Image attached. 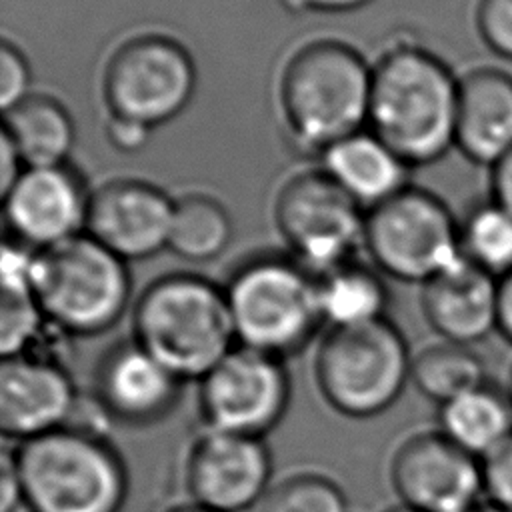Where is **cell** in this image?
<instances>
[{
  "instance_id": "9a60e30c",
  "label": "cell",
  "mask_w": 512,
  "mask_h": 512,
  "mask_svg": "<svg viewBox=\"0 0 512 512\" xmlns=\"http://www.w3.org/2000/svg\"><path fill=\"white\" fill-rule=\"evenodd\" d=\"M82 404L70 372L38 352L2 358L0 430L14 444L68 426Z\"/></svg>"
},
{
  "instance_id": "5b68a950",
  "label": "cell",
  "mask_w": 512,
  "mask_h": 512,
  "mask_svg": "<svg viewBox=\"0 0 512 512\" xmlns=\"http://www.w3.org/2000/svg\"><path fill=\"white\" fill-rule=\"evenodd\" d=\"M32 288L48 326L70 336H98L130 302L126 260L88 234L34 250Z\"/></svg>"
},
{
  "instance_id": "1f68e13d",
  "label": "cell",
  "mask_w": 512,
  "mask_h": 512,
  "mask_svg": "<svg viewBox=\"0 0 512 512\" xmlns=\"http://www.w3.org/2000/svg\"><path fill=\"white\" fill-rule=\"evenodd\" d=\"M150 132H152L150 126L130 118H122V116H110L106 126V134L112 146L122 152H136L144 148L150 138Z\"/></svg>"
},
{
  "instance_id": "d6a6232c",
  "label": "cell",
  "mask_w": 512,
  "mask_h": 512,
  "mask_svg": "<svg viewBox=\"0 0 512 512\" xmlns=\"http://www.w3.org/2000/svg\"><path fill=\"white\" fill-rule=\"evenodd\" d=\"M20 506H24V502L12 450L4 448L0 458V512H18Z\"/></svg>"
},
{
  "instance_id": "4fadbf2b",
  "label": "cell",
  "mask_w": 512,
  "mask_h": 512,
  "mask_svg": "<svg viewBox=\"0 0 512 512\" xmlns=\"http://www.w3.org/2000/svg\"><path fill=\"white\" fill-rule=\"evenodd\" d=\"M388 480L398 500L420 512H458L482 502V462L440 430L412 432L394 448Z\"/></svg>"
},
{
  "instance_id": "d590c367",
  "label": "cell",
  "mask_w": 512,
  "mask_h": 512,
  "mask_svg": "<svg viewBox=\"0 0 512 512\" xmlns=\"http://www.w3.org/2000/svg\"><path fill=\"white\" fill-rule=\"evenodd\" d=\"M498 332L512 342V272L498 280Z\"/></svg>"
},
{
  "instance_id": "d6986e66",
  "label": "cell",
  "mask_w": 512,
  "mask_h": 512,
  "mask_svg": "<svg viewBox=\"0 0 512 512\" xmlns=\"http://www.w3.org/2000/svg\"><path fill=\"white\" fill-rule=\"evenodd\" d=\"M454 146L490 168L512 150V74L482 66L460 78Z\"/></svg>"
},
{
  "instance_id": "44dd1931",
  "label": "cell",
  "mask_w": 512,
  "mask_h": 512,
  "mask_svg": "<svg viewBox=\"0 0 512 512\" xmlns=\"http://www.w3.org/2000/svg\"><path fill=\"white\" fill-rule=\"evenodd\" d=\"M438 430L482 462L512 436V398L484 382L438 406Z\"/></svg>"
},
{
  "instance_id": "5bb4252c",
  "label": "cell",
  "mask_w": 512,
  "mask_h": 512,
  "mask_svg": "<svg viewBox=\"0 0 512 512\" xmlns=\"http://www.w3.org/2000/svg\"><path fill=\"white\" fill-rule=\"evenodd\" d=\"M186 382L172 374L138 342L108 348L92 376V404L106 422L148 428L166 420L180 404Z\"/></svg>"
},
{
  "instance_id": "7402d4cb",
  "label": "cell",
  "mask_w": 512,
  "mask_h": 512,
  "mask_svg": "<svg viewBox=\"0 0 512 512\" xmlns=\"http://www.w3.org/2000/svg\"><path fill=\"white\" fill-rule=\"evenodd\" d=\"M2 132L26 168L64 166L74 146V122L68 110L46 94H30L6 110Z\"/></svg>"
},
{
  "instance_id": "8d00e7d4",
  "label": "cell",
  "mask_w": 512,
  "mask_h": 512,
  "mask_svg": "<svg viewBox=\"0 0 512 512\" xmlns=\"http://www.w3.org/2000/svg\"><path fill=\"white\" fill-rule=\"evenodd\" d=\"M288 6L306 12H348L366 6L372 0H286Z\"/></svg>"
},
{
  "instance_id": "2e32d148",
  "label": "cell",
  "mask_w": 512,
  "mask_h": 512,
  "mask_svg": "<svg viewBox=\"0 0 512 512\" xmlns=\"http://www.w3.org/2000/svg\"><path fill=\"white\" fill-rule=\"evenodd\" d=\"M174 206L164 190L142 180H112L90 194L86 234L122 260L168 248Z\"/></svg>"
},
{
  "instance_id": "30bf717a",
  "label": "cell",
  "mask_w": 512,
  "mask_h": 512,
  "mask_svg": "<svg viewBox=\"0 0 512 512\" xmlns=\"http://www.w3.org/2000/svg\"><path fill=\"white\" fill-rule=\"evenodd\" d=\"M204 428L266 438L286 416L292 380L282 358L236 344L198 380Z\"/></svg>"
},
{
  "instance_id": "83f0119b",
  "label": "cell",
  "mask_w": 512,
  "mask_h": 512,
  "mask_svg": "<svg viewBox=\"0 0 512 512\" xmlns=\"http://www.w3.org/2000/svg\"><path fill=\"white\" fill-rule=\"evenodd\" d=\"M260 512H348V500L342 486L316 470H298L276 480Z\"/></svg>"
},
{
  "instance_id": "f35d334b",
  "label": "cell",
  "mask_w": 512,
  "mask_h": 512,
  "mask_svg": "<svg viewBox=\"0 0 512 512\" xmlns=\"http://www.w3.org/2000/svg\"><path fill=\"white\" fill-rule=\"evenodd\" d=\"M458 512H508V510H504V508H500V506H496V504H492L488 500H482V502H478V504H474L470 508L458 510Z\"/></svg>"
},
{
  "instance_id": "3957f363",
  "label": "cell",
  "mask_w": 512,
  "mask_h": 512,
  "mask_svg": "<svg viewBox=\"0 0 512 512\" xmlns=\"http://www.w3.org/2000/svg\"><path fill=\"white\" fill-rule=\"evenodd\" d=\"M132 340L184 382H198L234 346L226 290L190 274L152 282L132 312Z\"/></svg>"
},
{
  "instance_id": "e0dca14e",
  "label": "cell",
  "mask_w": 512,
  "mask_h": 512,
  "mask_svg": "<svg viewBox=\"0 0 512 512\" xmlns=\"http://www.w3.org/2000/svg\"><path fill=\"white\" fill-rule=\"evenodd\" d=\"M88 200L80 178L64 166L24 168L2 196L4 216L20 244L54 246L86 228Z\"/></svg>"
},
{
  "instance_id": "484cf974",
  "label": "cell",
  "mask_w": 512,
  "mask_h": 512,
  "mask_svg": "<svg viewBox=\"0 0 512 512\" xmlns=\"http://www.w3.org/2000/svg\"><path fill=\"white\" fill-rule=\"evenodd\" d=\"M232 238V220L228 210L214 198L190 194L176 202L168 248L192 262L216 258Z\"/></svg>"
},
{
  "instance_id": "8992f818",
  "label": "cell",
  "mask_w": 512,
  "mask_h": 512,
  "mask_svg": "<svg viewBox=\"0 0 512 512\" xmlns=\"http://www.w3.org/2000/svg\"><path fill=\"white\" fill-rule=\"evenodd\" d=\"M412 354L404 334L388 320L328 328L312 372L324 404L352 420L384 414L410 382Z\"/></svg>"
},
{
  "instance_id": "4dcf8cb0",
  "label": "cell",
  "mask_w": 512,
  "mask_h": 512,
  "mask_svg": "<svg viewBox=\"0 0 512 512\" xmlns=\"http://www.w3.org/2000/svg\"><path fill=\"white\" fill-rule=\"evenodd\" d=\"M482 476L486 500L512 512V436L482 460Z\"/></svg>"
},
{
  "instance_id": "e575fe53",
  "label": "cell",
  "mask_w": 512,
  "mask_h": 512,
  "mask_svg": "<svg viewBox=\"0 0 512 512\" xmlns=\"http://www.w3.org/2000/svg\"><path fill=\"white\" fill-rule=\"evenodd\" d=\"M20 164L22 160L16 148L12 146L10 138L4 132H0V194L2 196L14 186V182L22 174Z\"/></svg>"
},
{
  "instance_id": "836d02e7",
  "label": "cell",
  "mask_w": 512,
  "mask_h": 512,
  "mask_svg": "<svg viewBox=\"0 0 512 512\" xmlns=\"http://www.w3.org/2000/svg\"><path fill=\"white\" fill-rule=\"evenodd\" d=\"M490 198L512 212V150L490 168Z\"/></svg>"
},
{
  "instance_id": "ab89813d",
  "label": "cell",
  "mask_w": 512,
  "mask_h": 512,
  "mask_svg": "<svg viewBox=\"0 0 512 512\" xmlns=\"http://www.w3.org/2000/svg\"><path fill=\"white\" fill-rule=\"evenodd\" d=\"M384 512H420V510H416V508H412V506H406V504L398 502V504H394V506L386 508Z\"/></svg>"
},
{
  "instance_id": "ac0fdd59",
  "label": "cell",
  "mask_w": 512,
  "mask_h": 512,
  "mask_svg": "<svg viewBox=\"0 0 512 512\" xmlns=\"http://www.w3.org/2000/svg\"><path fill=\"white\" fill-rule=\"evenodd\" d=\"M420 302L444 342L472 346L498 332V278L466 258L422 284Z\"/></svg>"
},
{
  "instance_id": "ffe728a7",
  "label": "cell",
  "mask_w": 512,
  "mask_h": 512,
  "mask_svg": "<svg viewBox=\"0 0 512 512\" xmlns=\"http://www.w3.org/2000/svg\"><path fill=\"white\" fill-rule=\"evenodd\" d=\"M408 168L372 132H356L324 150V172L368 210L406 188Z\"/></svg>"
},
{
  "instance_id": "60d3db41",
  "label": "cell",
  "mask_w": 512,
  "mask_h": 512,
  "mask_svg": "<svg viewBox=\"0 0 512 512\" xmlns=\"http://www.w3.org/2000/svg\"><path fill=\"white\" fill-rule=\"evenodd\" d=\"M508 394H510V398H512V370H510V378H508Z\"/></svg>"
},
{
  "instance_id": "ba28073f",
  "label": "cell",
  "mask_w": 512,
  "mask_h": 512,
  "mask_svg": "<svg viewBox=\"0 0 512 512\" xmlns=\"http://www.w3.org/2000/svg\"><path fill=\"white\" fill-rule=\"evenodd\" d=\"M364 246L386 276L418 284L464 258L452 210L436 194L410 186L366 212Z\"/></svg>"
},
{
  "instance_id": "7c38bea8",
  "label": "cell",
  "mask_w": 512,
  "mask_h": 512,
  "mask_svg": "<svg viewBox=\"0 0 512 512\" xmlns=\"http://www.w3.org/2000/svg\"><path fill=\"white\" fill-rule=\"evenodd\" d=\"M182 482L188 500L218 512L260 506L272 482V454L264 438L202 428L186 448Z\"/></svg>"
},
{
  "instance_id": "9c48e42d",
  "label": "cell",
  "mask_w": 512,
  "mask_h": 512,
  "mask_svg": "<svg viewBox=\"0 0 512 512\" xmlns=\"http://www.w3.org/2000/svg\"><path fill=\"white\" fill-rule=\"evenodd\" d=\"M274 220L298 264L324 274L364 244L362 206L324 170L290 178L276 196Z\"/></svg>"
},
{
  "instance_id": "f546056e",
  "label": "cell",
  "mask_w": 512,
  "mask_h": 512,
  "mask_svg": "<svg viewBox=\"0 0 512 512\" xmlns=\"http://www.w3.org/2000/svg\"><path fill=\"white\" fill-rule=\"evenodd\" d=\"M30 92V66L18 46L2 42L0 46V106L10 110L28 98Z\"/></svg>"
},
{
  "instance_id": "74e56055",
  "label": "cell",
  "mask_w": 512,
  "mask_h": 512,
  "mask_svg": "<svg viewBox=\"0 0 512 512\" xmlns=\"http://www.w3.org/2000/svg\"><path fill=\"white\" fill-rule=\"evenodd\" d=\"M164 512H218V510H212V508H208V506H202V504H196V502L188 500V502L174 504V506H170V508L164 510Z\"/></svg>"
},
{
  "instance_id": "8fae6325",
  "label": "cell",
  "mask_w": 512,
  "mask_h": 512,
  "mask_svg": "<svg viewBox=\"0 0 512 512\" xmlns=\"http://www.w3.org/2000/svg\"><path fill=\"white\" fill-rule=\"evenodd\" d=\"M196 88V68L176 40L146 34L124 42L104 70V100L110 116L150 128L178 116Z\"/></svg>"
},
{
  "instance_id": "7a4b0ae2",
  "label": "cell",
  "mask_w": 512,
  "mask_h": 512,
  "mask_svg": "<svg viewBox=\"0 0 512 512\" xmlns=\"http://www.w3.org/2000/svg\"><path fill=\"white\" fill-rule=\"evenodd\" d=\"M10 450L28 512H120L126 504V462L94 420L76 418Z\"/></svg>"
},
{
  "instance_id": "d4e9b609",
  "label": "cell",
  "mask_w": 512,
  "mask_h": 512,
  "mask_svg": "<svg viewBox=\"0 0 512 512\" xmlns=\"http://www.w3.org/2000/svg\"><path fill=\"white\" fill-rule=\"evenodd\" d=\"M410 382L430 402L442 406L488 382L482 358L472 346L440 340L412 356Z\"/></svg>"
},
{
  "instance_id": "f1b7e54d",
  "label": "cell",
  "mask_w": 512,
  "mask_h": 512,
  "mask_svg": "<svg viewBox=\"0 0 512 512\" xmlns=\"http://www.w3.org/2000/svg\"><path fill=\"white\" fill-rule=\"evenodd\" d=\"M476 28L490 52L512 62V0H478Z\"/></svg>"
},
{
  "instance_id": "52a82bcc",
  "label": "cell",
  "mask_w": 512,
  "mask_h": 512,
  "mask_svg": "<svg viewBox=\"0 0 512 512\" xmlns=\"http://www.w3.org/2000/svg\"><path fill=\"white\" fill-rule=\"evenodd\" d=\"M224 290L240 346L286 360L300 352L324 324L318 280L298 262L252 260Z\"/></svg>"
},
{
  "instance_id": "6da1fadb",
  "label": "cell",
  "mask_w": 512,
  "mask_h": 512,
  "mask_svg": "<svg viewBox=\"0 0 512 512\" xmlns=\"http://www.w3.org/2000/svg\"><path fill=\"white\" fill-rule=\"evenodd\" d=\"M458 82L416 44H398L372 66L368 126L408 166L430 164L454 146Z\"/></svg>"
},
{
  "instance_id": "277c9868",
  "label": "cell",
  "mask_w": 512,
  "mask_h": 512,
  "mask_svg": "<svg viewBox=\"0 0 512 512\" xmlns=\"http://www.w3.org/2000/svg\"><path fill=\"white\" fill-rule=\"evenodd\" d=\"M372 66L348 44L316 40L298 48L280 78V110L290 134L326 150L368 124Z\"/></svg>"
},
{
  "instance_id": "603a6c76",
  "label": "cell",
  "mask_w": 512,
  "mask_h": 512,
  "mask_svg": "<svg viewBox=\"0 0 512 512\" xmlns=\"http://www.w3.org/2000/svg\"><path fill=\"white\" fill-rule=\"evenodd\" d=\"M34 250L6 242L2 248V302H0V354L14 358L34 352L46 316L32 288Z\"/></svg>"
},
{
  "instance_id": "cb8c5ba5",
  "label": "cell",
  "mask_w": 512,
  "mask_h": 512,
  "mask_svg": "<svg viewBox=\"0 0 512 512\" xmlns=\"http://www.w3.org/2000/svg\"><path fill=\"white\" fill-rule=\"evenodd\" d=\"M320 312L330 328H350L386 318L388 292L378 274L360 266L344 264L318 280Z\"/></svg>"
},
{
  "instance_id": "4316f807",
  "label": "cell",
  "mask_w": 512,
  "mask_h": 512,
  "mask_svg": "<svg viewBox=\"0 0 512 512\" xmlns=\"http://www.w3.org/2000/svg\"><path fill=\"white\" fill-rule=\"evenodd\" d=\"M462 254L494 278L512 272V212L488 198L460 222Z\"/></svg>"
}]
</instances>
